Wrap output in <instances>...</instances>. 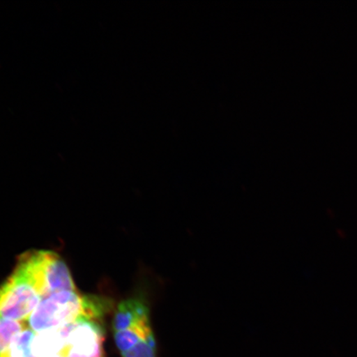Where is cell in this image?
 I'll return each instance as SVG.
<instances>
[{"label": "cell", "mask_w": 357, "mask_h": 357, "mask_svg": "<svg viewBox=\"0 0 357 357\" xmlns=\"http://www.w3.org/2000/svg\"><path fill=\"white\" fill-rule=\"evenodd\" d=\"M16 267L28 276L43 298L77 290L68 267L55 252H26L20 257Z\"/></svg>", "instance_id": "cell-1"}, {"label": "cell", "mask_w": 357, "mask_h": 357, "mask_svg": "<svg viewBox=\"0 0 357 357\" xmlns=\"http://www.w3.org/2000/svg\"><path fill=\"white\" fill-rule=\"evenodd\" d=\"M87 296L77 290L62 291L44 297L28 319L35 333L62 327L86 316Z\"/></svg>", "instance_id": "cell-2"}, {"label": "cell", "mask_w": 357, "mask_h": 357, "mask_svg": "<svg viewBox=\"0 0 357 357\" xmlns=\"http://www.w3.org/2000/svg\"><path fill=\"white\" fill-rule=\"evenodd\" d=\"M42 298L32 281L16 267L6 282L0 285V317L24 322Z\"/></svg>", "instance_id": "cell-3"}, {"label": "cell", "mask_w": 357, "mask_h": 357, "mask_svg": "<svg viewBox=\"0 0 357 357\" xmlns=\"http://www.w3.org/2000/svg\"><path fill=\"white\" fill-rule=\"evenodd\" d=\"M101 321L82 317L73 324L62 354L65 357H105Z\"/></svg>", "instance_id": "cell-4"}, {"label": "cell", "mask_w": 357, "mask_h": 357, "mask_svg": "<svg viewBox=\"0 0 357 357\" xmlns=\"http://www.w3.org/2000/svg\"><path fill=\"white\" fill-rule=\"evenodd\" d=\"M74 323L36 333L32 345L35 356L44 357L62 354Z\"/></svg>", "instance_id": "cell-5"}, {"label": "cell", "mask_w": 357, "mask_h": 357, "mask_svg": "<svg viewBox=\"0 0 357 357\" xmlns=\"http://www.w3.org/2000/svg\"><path fill=\"white\" fill-rule=\"evenodd\" d=\"M149 317H151V312L144 300L141 298H129L120 303L115 310L114 331H123Z\"/></svg>", "instance_id": "cell-6"}, {"label": "cell", "mask_w": 357, "mask_h": 357, "mask_svg": "<svg viewBox=\"0 0 357 357\" xmlns=\"http://www.w3.org/2000/svg\"><path fill=\"white\" fill-rule=\"evenodd\" d=\"M116 346L125 354L142 343L155 340L151 317L139 321L123 331L114 333Z\"/></svg>", "instance_id": "cell-7"}, {"label": "cell", "mask_w": 357, "mask_h": 357, "mask_svg": "<svg viewBox=\"0 0 357 357\" xmlns=\"http://www.w3.org/2000/svg\"><path fill=\"white\" fill-rule=\"evenodd\" d=\"M25 328L24 322L0 317V357L6 356L15 338Z\"/></svg>", "instance_id": "cell-8"}, {"label": "cell", "mask_w": 357, "mask_h": 357, "mask_svg": "<svg viewBox=\"0 0 357 357\" xmlns=\"http://www.w3.org/2000/svg\"><path fill=\"white\" fill-rule=\"evenodd\" d=\"M35 335L32 329L26 327L15 338L4 357H36L32 347Z\"/></svg>", "instance_id": "cell-9"}, {"label": "cell", "mask_w": 357, "mask_h": 357, "mask_svg": "<svg viewBox=\"0 0 357 357\" xmlns=\"http://www.w3.org/2000/svg\"><path fill=\"white\" fill-rule=\"evenodd\" d=\"M123 357H158L156 341H150L132 348L122 354Z\"/></svg>", "instance_id": "cell-10"}, {"label": "cell", "mask_w": 357, "mask_h": 357, "mask_svg": "<svg viewBox=\"0 0 357 357\" xmlns=\"http://www.w3.org/2000/svg\"><path fill=\"white\" fill-rule=\"evenodd\" d=\"M44 357H65V356L62 354L53 355V356H44Z\"/></svg>", "instance_id": "cell-11"}]
</instances>
